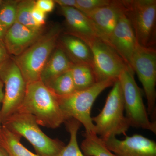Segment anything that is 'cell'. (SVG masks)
<instances>
[{"instance_id": "15", "label": "cell", "mask_w": 156, "mask_h": 156, "mask_svg": "<svg viewBox=\"0 0 156 156\" xmlns=\"http://www.w3.org/2000/svg\"><path fill=\"white\" fill-rule=\"evenodd\" d=\"M60 9L65 20L66 31L63 34L77 37L85 43L96 38L101 39L93 23L83 12L69 7Z\"/></svg>"}, {"instance_id": "31", "label": "cell", "mask_w": 156, "mask_h": 156, "mask_svg": "<svg viewBox=\"0 0 156 156\" xmlns=\"http://www.w3.org/2000/svg\"><path fill=\"white\" fill-rule=\"evenodd\" d=\"M7 31L6 28L0 23V41H3Z\"/></svg>"}, {"instance_id": "19", "label": "cell", "mask_w": 156, "mask_h": 156, "mask_svg": "<svg viewBox=\"0 0 156 156\" xmlns=\"http://www.w3.org/2000/svg\"><path fill=\"white\" fill-rule=\"evenodd\" d=\"M70 71L76 91L87 89L97 83L93 69L89 66L74 64Z\"/></svg>"}, {"instance_id": "18", "label": "cell", "mask_w": 156, "mask_h": 156, "mask_svg": "<svg viewBox=\"0 0 156 156\" xmlns=\"http://www.w3.org/2000/svg\"><path fill=\"white\" fill-rule=\"evenodd\" d=\"M18 135L2 126L0 134V144L9 156H40L28 150L20 142Z\"/></svg>"}, {"instance_id": "13", "label": "cell", "mask_w": 156, "mask_h": 156, "mask_svg": "<svg viewBox=\"0 0 156 156\" xmlns=\"http://www.w3.org/2000/svg\"><path fill=\"white\" fill-rule=\"evenodd\" d=\"M125 10L122 1H112L108 6L90 11L85 15L96 28L101 40L108 44L109 40Z\"/></svg>"}, {"instance_id": "17", "label": "cell", "mask_w": 156, "mask_h": 156, "mask_svg": "<svg viewBox=\"0 0 156 156\" xmlns=\"http://www.w3.org/2000/svg\"><path fill=\"white\" fill-rule=\"evenodd\" d=\"M73 65L64 52L56 47L43 68L40 80L47 84L52 79L69 71Z\"/></svg>"}, {"instance_id": "24", "label": "cell", "mask_w": 156, "mask_h": 156, "mask_svg": "<svg viewBox=\"0 0 156 156\" xmlns=\"http://www.w3.org/2000/svg\"><path fill=\"white\" fill-rule=\"evenodd\" d=\"M19 1H2L0 4V23L7 30L16 21L17 6Z\"/></svg>"}, {"instance_id": "32", "label": "cell", "mask_w": 156, "mask_h": 156, "mask_svg": "<svg viewBox=\"0 0 156 156\" xmlns=\"http://www.w3.org/2000/svg\"><path fill=\"white\" fill-rule=\"evenodd\" d=\"M0 156H9L5 150L0 144Z\"/></svg>"}, {"instance_id": "25", "label": "cell", "mask_w": 156, "mask_h": 156, "mask_svg": "<svg viewBox=\"0 0 156 156\" xmlns=\"http://www.w3.org/2000/svg\"><path fill=\"white\" fill-rule=\"evenodd\" d=\"M77 9L84 14L95 9L108 6L112 4L110 0H76Z\"/></svg>"}, {"instance_id": "16", "label": "cell", "mask_w": 156, "mask_h": 156, "mask_svg": "<svg viewBox=\"0 0 156 156\" xmlns=\"http://www.w3.org/2000/svg\"><path fill=\"white\" fill-rule=\"evenodd\" d=\"M57 47L64 52L74 64L87 65L93 67L91 50L80 39L70 35L62 34L58 38Z\"/></svg>"}, {"instance_id": "3", "label": "cell", "mask_w": 156, "mask_h": 156, "mask_svg": "<svg viewBox=\"0 0 156 156\" xmlns=\"http://www.w3.org/2000/svg\"><path fill=\"white\" fill-rule=\"evenodd\" d=\"M117 80L98 82L89 88L76 91L66 96H56L66 121L75 119L84 126L85 133L95 134L91 116L92 105L98 95L107 88L112 86Z\"/></svg>"}, {"instance_id": "29", "label": "cell", "mask_w": 156, "mask_h": 156, "mask_svg": "<svg viewBox=\"0 0 156 156\" xmlns=\"http://www.w3.org/2000/svg\"><path fill=\"white\" fill-rule=\"evenodd\" d=\"M54 2L60 7H69L77 9L76 0H54Z\"/></svg>"}, {"instance_id": "28", "label": "cell", "mask_w": 156, "mask_h": 156, "mask_svg": "<svg viewBox=\"0 0 156 156\" xmlns=\"http://www.w3.org/2000/svg\"><path fill=\"white\" fill-rule=\"evenodd\" d=\"M3 41H0V66L10 57Z\"/></svg>"}, {"instance_id": "12", "label": "cell", "mask_w": 156, "mask_h": 156, "mask_svg": "<svg viewBox=\"0 0 156 156\" xmlns=\"http://www.w3.org/2000/svg\"><path fill=\"white\" fill-rule=\"evenodd\" d=\"M137 44L134 30L124 10L110 37L108 44L132 69L131 59Z\"/></svg>"}, {"instance_id": "1", "label": "cell", "mask_w": 156, "mask_h": 156, "mask_svg": "<svg viewBox=\"0 0 156 156\" xmlns=\"http://www.w3.org/2000/svg\"><path fill=\"white\" fill-rule=\"evenodd\" d=\"M17 112L32 115L39 126L52 129L66 122L57 97L41 80L27 84L25 97Z\"/></svg>"}, {"instance_id": "27", "label": "cell", "mask_w": 156, "mask_h": 156, "mask_svg": "<svg viewBox=\"0 0 156 156\" xmlns=\"http://www.w3.org/2000/svg\"><path fill=\"white\" fill-rule=\"evenodd\" d=\"M46 14L35 6L32 11V16L34 21L38 26L44 27L46 23Z\"/></svg>"}, {"instance_id": "20", "label": "cell", "mask_w": 156, "mask_h": 156, "mask_svg": "<svg viewBox=\"0 0 156 156\" xmlns=\"http://www.w3.org/2000/svg\"><path fill=\"white\" fill-rule=\"evenodd\" d=\"M80 149L85 156H117L109 150L103 140L95 134H84Z\"/></svg>"}, {"instance_id": "4", "label": "cell", "mask_w": 156, "mask_h": 156, "mask_svg": "<svg viewBox=\"0 0 156 156\" xmlns=\"http://www.w3.org/2000/svg\"><path fill=\"white\" fill-rule=\"evenodd\" d=\"M100 113L92 117L95 132L102 140L124 134L130 127L125 115L122 90L119 80L115 82Z\"/></svg>"}, {"instance_id": "5", "label": "cell", "mask_w": 156, "mask_h": 156, "mask_svg": "<svg viewBox=\"0 0 156 156\" xmlns=\"http://www.w3.org/2000/svg\"><path fill=\"white\" fill-rule=\"evenodd\" d=\"M2 126L27 140L40 156H57L65 146L59 140L50 138L45 134L33 116L29 114L17 112Z\"/></svg>"}, {"instance_id": "10", "label": "cell", "mask_w": 156, "mask_h": 156, "mask_svg": "<svg viewBox=\"0 0 156 156\" xmlns=\"http://www.w3.org/2000/svg\"><path fill=\"white\" fill-rule=\"evenodd\" d=\"M86 44L92 52V69L97 83L117 80L124 70L130 68L117 52L101 39L96 38Z\"/></svg>"}, {"instance_id": "2", "label": "cell", "mask_w": 156, "mask_h": 156, "mask_svg": "<svg viewBox=\"0 0 156 156\" xmlns=\"http://www.w3.org/2000/svg\"><path fill=\"white\" fill-rule=\"evenodd\" d=\"M62 29L56 24L19 56H12L27 84L40 80L44 66L56 49Z\"/></svg>"}, {"instance_id": "14", "label": "cell", "mask_w": 156, "mask_h": 156, "mask_svg": "<svg viewBox=\"0 0 156 156\" xmlns=\"http://www.w3.org/2000/svg\"><path fill=\"white\" fill-rule=\"evenodd\" d=\"M44 33V28L34 30L16 21L6 32L3 42L9 55L19 56Z\"/></svg>"}, {"instance_id": "26", "label": "cell", "mask_w": 156, "mask_h": 156, "mask_svg": "<svg viewBox=\"0 0 156 156\" xmlns=\"http://www.w3.org/2000/svg\"><path fill=\"white\" fill-rule=\"evenodd\" d=\"M55 3L53 0H37L35 6L45 14L52 12L55 7Z\"/></svg>"}, {"instance_id": "9", "label": "cell", "mask_w": 156, "mask_h": 156, "mask_svg": "<svg viewBox=\"0 0 156 156\" xmlns=\"http://www.w3.org/2000/svg\"><path fill=\"white\" fill-rule=\"evenodd\" d=\"M0 80L5 86L1 110L2 124L18 110L25 97L27 84L12 56L0 66Z\"/></svg>"}, {"instance_id": "30", "label": "cell", "mask_w": 156, "mask_h": 156, "mask_svg": "<svg viewBox=\"0 0 156 156\" xmlns=\"http://www.w3.org/2000/svg\"><path fill=\"white\" fill-rule=\"evenodd\" d=\"M4 84L3 82L0 80V134H1V131H2V124L1 120V104H2L3 99L4 97V92L3 90L4 88Z\"/></svg>"}, {"instance_id": "33", "label": "cell", "mask_w": 156, "mask_h": 156, "mask_svg": "<svg viewBox=\"0 0 156 156\" xmlns=\"http://www.w3.org/2000/svg\"><path fill=\"white\" fill-rule=\"evenodd\" d=\"M2 0H0V4H1V3H2Z\"/></svg>"}, {"instance_id": "8", "label": "cell", "mask_w": 156, "mask_h": 156, "mask_svg": "<svg viewBox=\"0 0 156 156\" xmlns=\"http://www.w3.org/2000/svg\"><path fill=\"white\" fill-rule=\"evenodd\" d=\"M131 67L142 84L147 101V111L156 122V50L137 43L131 59Z\"/></svg>"}, {"instance_id": "7", "label": "cell", "mask_w": 156, "mask_h": 156, "mask_svg": "<svg viewBox=\"0 0 156 156\" xmlns=\"http://www.w3.org/2000/svg\"><path fill=\"white\" fill-rule=\"evenodd\" d=\"M134 73L133 69L128 68L118 78L122 90L125 116L130 127L142 128L156 134V122L150 119L141 89L134 78Z\"/></svg>"}, {"instance_id": "23", "label": "cell", "mask_w": 156, "mask_h": 156, "mask_svg": "<svg viewBox=\"0 0 156 156\" xmlns=\"http://www.w3.org/2000/svg\"><path fill=\"white\" fill-rule=\"evenodd\" d=\"M36 1L22 0L19 1L17 6L16 21L20 24L34 30H41L36 24L32 16V11L35 6Z\"/></svg>"}, {"instance_id": "6", "label": "cell", "mask_w": 156, "mask_h": 156, "mask_svg": "<svg viewBox=\"0 0 156 156\" xmlns=\"http://www.w3.org/2000/svg\"><path fill=\"white\" fill-rule=\"evenodd\" d=\"M125 13L131 23L137 43L154 48L156 41V0H123Z\"/></svg>"}, {"instance_id": "22", "label": "cell", "mask_w": 156, "mask_h": 156, "mask_svg": "<svg viewBox=\"0 0 156 156\" xmlns=\"http://www.w3.org/2000/svg\"><path fill=\"white\" fill-rule=\"evenodd\" d=\"M45 85L57 96H66L76 91L70 70L52 79Z\"/></svg>"}, {"instance_id": "21", "label": "cell", "mask_w": 156, "mask_h": 156, "mask_svg": "<svg viewBox=\"0 0 156 156\" xmlns=\"http://www.w3.org/2000/svg\"><path fill=\"white\" fill-rule=\"evenodd\" d=\"M66 130L70 134L69 142L57 156H85L78 144L77 134L81 124L73 119L65 122Z\"/></svg>"}, {"instance_id": "11", "label": "cell", "mask_w": 156, "mask_h": 156, "mask_svg": "<svg viewBox=\"0 0 156 156\" xmlns=\"http://www.w3.org/2000/svg\"><path fill=\"white\" fill-rule=\"evenodd\" d=\"M102 140L106 147L117 156H156V143L140 134Z\"/></svg>"}]
</instances>
